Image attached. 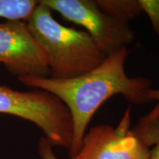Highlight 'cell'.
<instances>
[{
	"label": "cell",
	"mask_w": 159,
	"mask_h": 159,
	"mask_svg": "<svg viewBox=\"0 0 159 159\" xmlns=\"http://www.w3.org/2000/svg\"><path fill=\"white\" fill-rule=\"evenodd\" d=\"M129 54L130 49L123 47L108 55L97 68L73 78L18 77L26 86L48 91L66 105L74 125L73 141L69 149L70 158L80 151L87 127L105 101L120 94L133 104L148 102L145 94L151 89L152 82L146 77H130L127 75L125 63Z\"/></svg>",
	"instance_id": "obj_1"
},
{
	"label": "cell",
	"mask_w": 159,
	"mask_h": 159,
	"mask_svg": "<svg viewBox=\"0 0 159 159\" xmlns=\"http://www.w3.org/2000/svg\"><path fill=\"white\" fill-rule=\"evenodd\" d=\"M27 27L47 55L52 78L69 79L89 72L108 57L86 31L66 27L39 1Z\"/></svg>",
	"instance_id": "obj_2"
},
{
	"label": "cell",
	"mask_w": 159,
	"mask_h": 159,
	"mask_svg": "<svg viewBox=\"0 0 159 159\" xmlns=\"http://www.w3.org/2000/svg\"><path fill=\"white\" fill-rule=\"evenodd\" d=\"M0 113L34 123L52 146L70 149L74 136L72 117L66 105L48 91H19L0 86Z\"/></svg>",
	"instance_id": "obj_3"
},
{
	"label": "cell",
	"mask_w": 159,
	"mask_h": 159,
	"mask_svg": "<svg viewBox=\"0 0 159 159\" xmlns=\"http://www.w3.org/2000/svg\"><path fill=\"white\" fill-rule=\"evenodd\" d=\"M63 19L82 26L107 56L133 42L134 33L128 23L111 16L99 8L95 0H42Z\"/></svg>",
	"instance_id": "obj_4"
},
{
	"label": "cell",
	"mask_w": 159,
	"mask_h": 159,
	"mask_svg": "<svg viewBox=\"0 0 159 159\" xmlns=\"http://www.w3.org/2000/svg\"><path fill=\"white\" fill-rule=\"evenodd\" d=\"M130 125L131 109L128 107L116 128L108 125L91 127L85 134L75 159H150V148Z\"/></svg>",
	"instance_id": "obj_5"
},
{
	"label": "cell",
	"mask_w": 159,
	"mask_h": 159,
	"mask_svg": "<svg viewBox=\"0 0 159 159\" xmlns=\"http://www.w3.org/2000/svg\"><path fill=\"white\" fill-rule=\"evenodd\" d=\"M0 63L18 77L50 74L47 54L23 21L0 22Z\"/></svg>",
	"instance_id": "obj_6"
},
{
	"label": "cell",
	"mask_w": 159,
	"mask_h": 159,
	"mask_svg": "<svg viewBox=\"0 0 159 159\" xmlns=\"http://www.w3.org/2000/svg\"><path fill=\"white\" fill-rule=\"evenodd\" d=\"M133 130L150 148V159H159V116L154 108L141 117Z\"/></svg>",
	"instance_id": "obj_7"
},
{
	"label": "cell",
	"mask_w": 159,
	"mask_h": 159,
	"mask_svg": "<svg viewBox=\"0 0 159 159\" xmlns=\"http://www.w3.org/2000/svg\"><path fill=\"white\" fill-rule=\"evenodd\" d=\"M106 14L122 22L128 23L142 13L139 0H95Z\"/></svg>",
	"instance_id": "obj_8"
},
{
	"label": "cell",
	"mask_w": 159,
	"mask_h": 159,
	"mask_svg": "<svg viewBox=\"0 0 159 159\" xmlns=\"http://www.w3.org/2000/svg\"><path fill=\"white\" fill-rule=\"evenodd\" d=\"M35 0H0V18L7 21H28L37 7Z\"/></svg>",
	"instance_id": "obj_9"
},
{
	"label": "cell",
	"mask_w": 159,
	"mask_h": 159,
	"mask_svg": "<svg viewBox=\"0 0 159 159\" xmlns=\"http://www.w3.org/2000/svg\"><path fill=\"white\" fill-rule=\"evenodd\" d=\"M142 11L150 19L155 32L159 36V0H139Z\"/></svg>",
	"instance_id": "obj_10"
},
{
	"label": "cell",
	"mask_w": 159,
	"mask_h": 159,
	"mask_svg": "<svg viewBox=\"0 0 159 159\" xmlns=\"http://www.w3.org/2000/svg\"><path fill=\"white\" fill-rule=\"evenodd\" d=\"M38 151L41 159H58L53 152L52 146L45 137L40 139L38 145ZM70 159H75V158L74 157Z\"/></svg>",
	"instance_id": "obj_11"
},
{
	"label": "cell",
	"mask_w": 159,
	"mask_h": 159,
	"mask_svg": "<svg viewBox=\"0 0 159 159\" xmlns=\"http://www.w3.org/2000/svg\"><path fill=\"white\" fill-rule=\"evenodd\" d=\"M145 97H146L147 101L148 102H153V101H157L158 104L154 107V110L159 116V89H150L147 91L145 94Z\"/></svg>",
	"instance_id": "obj_12"
}]
</instances>
